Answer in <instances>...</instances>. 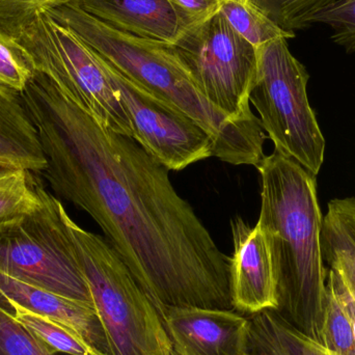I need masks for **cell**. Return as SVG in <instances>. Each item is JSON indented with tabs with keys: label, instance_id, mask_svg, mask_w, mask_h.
<instances>
[{
	"label": "cell",
	"instance_id": "1",
	"mask_svg": "<svg viewBox=\"0 0 355 355\" xmlns=\"http://www.w3.org/2000/svg\"><path fill=\"white\" fill-rule=\"evenodd\" d=\"M52 191L87 212L160 314L234 310L230 258L176 191L170 170L41 73L21 93Z\"/></svg>",
	"mask_w": 355,
	"mask_h": 355
},
{
	"label": "cell",
	"instance_id": "2",
	"mask_svg": "<svg viewBox=\"0 0 355 355\" xmlns=\"http://www.w3.org/2000/svg\"><path fill=\"white\" fill-rule=\"evenodd\" d=\"M261 211L257 225L268 238L277 277V312L320 343L329 269L323 258V216L316 176L273 152L257 166Z\"/></svg>",
	"mask_w": 355,
	"mask_h": 355
},
{
	"label": "cell",
	"instance_id": "3",
	"mask_svg": "<svg viewBox=\"0 0 355 355\" xmlns=\"http://www.w3.org/2000/svg\"><path fill=\"white\" fill-rule=\"evenodd\" d=\"M47 12L73 29L125 78L204 127L216 144L215 157L233 166L256 168L262 162L266 137L260 121L237 122L213 106L194 83L174 45L112 28L75 2Z\"/></svg>",
	"mask_w": 355,
	"mask_h": 355
},
{
	"label": "cell",
	"instance_id": "4",
	"mask_svg": "<svg viewBox=\"0 0 355 355\" xmlns=\"http://www.w3.org/2000/svg\"><path fill=\"white\" fill-rule=\"evenodd\" d=\"M62 219L87 279L110 355H177L164 319L128 267L101 236Z\"/></svg>",
	"mask_w": 355,
	"mask_h": 355
},
{
	"label": "cell",
	"instance_id": "5",
	"mask_svg": "<svg viewBox=\"0 0 355 355\" xmlns=\"http://www.w3.org/2000/svg\"><path fill=\"white\" fill-rule=\"evenodd\" d=\"M258 71L250 102L277 153L317 176L324 162L325 139L309 102V74L291 53L288 39L258 50Z\"/></svg>",
	"mask_w": 355,
	"mask_h": 355
},
{
	"label": "cell",
	"instance_id": "6",
	"mask_svg": "<svg viewBox=\"0 0 355 355\" xmlns=\"http://www.w3.org/2000/svg\"><path fill=\"white\" fill-rule=\"evenodd\" d=\"M35 72L119 135L135 137L130 116L99 54L70 27L40 15L16 37Z\"/></svg>",
	"mask_w": 355,
	"mask_h": 355
},
{
	"label": "cell",
	"instance_id": "7",
	"mask_svg": "<svg viewBox=\"0 0 355 355\" xmlns=\"http://www.w3.org/2000/svg\"><path fill=\"white\" fill-rule=\"evenodd\" d=\"M40 196L35 210L0 225V272L94 308L62 219L64 205L43 185Z\"/></svg>",
	"mask_w": 355,
	"mask_h": 355
},
{
	"label": "cell",
	"instance_id": "8",
	"mask_svg": "<svg viewBox=\"0 0 355 355\" xmlns=\"http://www.w3.org/2000/svg\"><path fill=\"white\" fill-rule=\"evenodd\" d=\"M175 48L213 106L237 122L260 121L250 105L258 51L234 31L220 12L186 33Z\"/></svg>",
	"mask_w": 355,
	"mask_h": 355
},
{
	"label": "cell",
	"instance_id": "9",
	"mask_svg": "<svg viewBox=\"0 0 355 355\" xmlns=\"http://www.w3.org/2000/svg\"><path fill=\"white\" fill-rule=\"evenodd\" d=\"M103 62L130 116L133 139L150 155L170 171L215 157L216 144L204 127Z\"/></svg>",
	"mask_w": 355,
	"mask_h": 355
},
{
	"label": "cell",
	"instance_id": "10",
	"mask_svg": "<svg viewBox=\"0 0 355 355\" xmlns=\"http://www.w3.org/2000/svg\"><path fill=\"white\" fill-rule=\"evenodd\" d=\"M233 254L230 258L234 310L254 315L277 310V277L266 234L259 225L250 227L241 217L231 220Z\"/></svg>",
	"mask_w": 355,
	"mask_h": 355
},
{
	"label": "cell",
	"instance_id": "11",
	"mask_svg": "<svg viewBox=\"0 0 355 355\" xmlns=\"http://www.w3.org/2000/svg\"><path fill=\"white\" fill-rule=\"evenodd\" d=\"M162 316L177 355H248L250 319L236 310L168 308Z\"/></svg>",
	"mask_w": 355,
	"mask_h": 355
},
{
	"label": "cell",
	"instance_id": "12",
	"mask_svg": "<svg viewBox=\"0 0 355 355\" xmlns=\"http://www.w3.org/2000/svg\"><path fill=\"white\" fill-rule=\"evenodd\" d=\"M75 3L112 28L168 45H176L198 26L172 0H78Z\"/></svg>",
	"mask_w": 355,
	"mask_h": 355
},
{
	"label": "cell",
	"instance_id": "13",
	"mask_svg": "<svg viewBox=\"0 0 355 355\" xmlns=\"http://www.w3.org/2000/svg\"><path fill=\"white\" fill-rule=\"evenodd\" d=\"M0 300H10L31 312L70 327L100 354L110 355L105 331L93 306L29 285L2 272Z\"/></svg>",
	"mask_w": 355,
	"mask_h": 355
},
{
	"label": "cell",
	"instance_id": "14",
	"mask_svg": "<svg viewBox=\"0 0 355 355\" xmlns=\"http://www.w3.org/2000/svg\"><path fill=\"white\" fill-rule=\"evenodd\" d=\"M0 166L35 175L47 168L37 129L21 94L3 87H0Z\"/></svg>",
	"mask_w": 355,
	"mask_h": 355
},
{
	"label": "cell",
	"instance_id": "15",
	"mask_svg": "<svg viewBox=\"0 0 355 355\" xmlns=\"http://www.w3.org/2000/svg\"><path fill=\"white\" fill-rule=\"evenodd\" d=\"M321 243L324 262L355 297V198L329 202Z\"/></svg>",
	"mask_w": 355,
	"mask_h": 355
},
{
	"label": "cell",
	"instance_id": "16",
	"mask_svg": "<svg viewBox=\"0 0 355 355\" xmlns=\"http://www.w3.org/2000/svg\"><path fill=\"white\" fill-rule=\"evenodd\" d=\"M248 318V355H336L296 329L277 311H263Z\"/></svg>",
	"mask_w": 355,
	"mask_h": 355
},
{
	"label": "cell",
	"instance_id": "17",
	"mask_svg": "<svg viewBox=\"0 0 355 355\" xmlns=\"http://www.w3.org/2000/svg\"><path fill=\"white\" fill-rule=\"evenodd\" d=\"M0 302L10 311L17 322L20 323L52 354L103 355L70 327L31 312L10 300H0Z\"/></svg>",
	"mask_w": 355,
	"mask_h": 355
},
{
	"label": "cell",
	"instance_id": "18",
	"mask_svg": "<svg viewBox=\"0 0 355 355\" xmlns=\"http://www.w3.org/2000/svg\"><path fill=\"white\" fill-rule=\"evenodd\" d=\"M35 174L0 166V225L10 223L41 205Z\"/></svg>",
	"mask_w": 355,
	"mask_h": 355
},
{
	"label": "cell",
	"instance_id": "19",
	"mask_svg": "<svg viewBox=\"0 0 355 355\" xmlns=\"http://www.w3.org/2000/svg\"><path fill=\"white\" fill-rule=\"evenodd\" d=\"M219 12L234 31L257 50L273 40L295 37L275 25L252 0H225Z\"/></svg>",
	"mask_w": 355,
	"mask_h": 355
},
{
	"label": "cell",
	"instance_id": "20",
	"mask_svg": "<svg viewBox=\"0 0 355 355\" xmlns=\"http://www.w3.org/2000/svg\"><path fill=\"white\" fill-rule=\"evenodd\" d=\"M320 344L336 355H355L352 319L329 275Z\"/></svg>",
	"mask_w": 355,
	"mask_h": 355
},
{
	"label": "cell",
	"instance_id": "21",
	"mask_svg": "<svg viewBox=\"0 0 355 355\" xmlns=\"http://www.w3.org/2000/svg\"><path fill=\"white\" fill-rule=\"evenodd\" d=\"M275 25L295 35L311 26V19L340 0H252Z\"/></svg>",
	"mask_w": 355,
	"mask_h": 355
},
{
	"label": "cell",
	"instance_id": "22",
	"mask_svg": "<svg viewBox=\"0 0 355 355\" xmlns=\"http://www.w3.org/2000/svg\"><path fill=\"white\" fill-rule=\"evenodd\" d=\"M35 70L16 37L0 28V87L22 93Z\"/></svg>",
	"mask_w": 355,
	"mask_h": 355
},
{
	"label": "cell",
	"instance_id": "23",
	"mask_svg": "<svg viewBox=\"0 0 355 355\" xmlns=\"http://www.w3.org/2000/svg\"><path fill=\"white\" fill-rule=\"evenodd\" d=\"M78 0H0V28L16 37L40 15Z\"/></svg>",
	"mask_w": 355,
	"mask_h": 355
},
{
	"label": "cell",
	"instance_id": "24",
	"mask_svg": "<svg viewBox=\"0 0 355 355\" xmlns=\"http://www.w3.org/2000/svg\"><path fill=\"white\" fill-rule=\"evenodd\" d=\"M0 355H58L35 339L0 302Z\"/></svg>",
	"mask_w": 355,
	"mask_h": 355
},
{
	"label": "cell",
	"instance_id": "25",
	"mask_svg": "<svg viewBox=\"0 0 355 355\" xmlns=\"http://www.w3.org/2000/svg\"><path fill=\"white\" fill-rule=\"evenodd\" d=\"M310 23L329 26L331 40L348 53H355V0H340L315 15Z\"/></svg>",
	"mask_w": 355,
	"mask_h": 355
},
{
	"label": "cell",
	"instance_id": "26",
	"mask_svg": "<svg viewBox=\"0 0 355 355\" xmlns=\"http://www.w3.org/2000/svg\"><path fill=\"white\" fill-rule=\"evenodd\" d=\"M172 1L184 12H187L198 26L219 12L221 4L225 0H172Z\"/></svg>",
	"mask_w": 355,
	"mask_h": 355
},
{
	"label": "cell",
	"instance_id": "27",
	"mask_svg": "<svg viewBox=\"0 0 355 355\" xmlns=\"http://www.w3.org/2000/svg\"><path fill=\"white\" fill-rule=\"evenodd\" d=\"M327 275L333 279L334 285H335L336 289H337L338 293H339L340 297H341L342 302H343L344 306H345L346 310L349 314L350 319H352L355 340V297L352 295V292L347 289V287L344 285L343 282L338 277L335 271L329 268Z\"/></svg>",
	"mask_w": 355,
	"mask_h": 355
}]
</instances>
